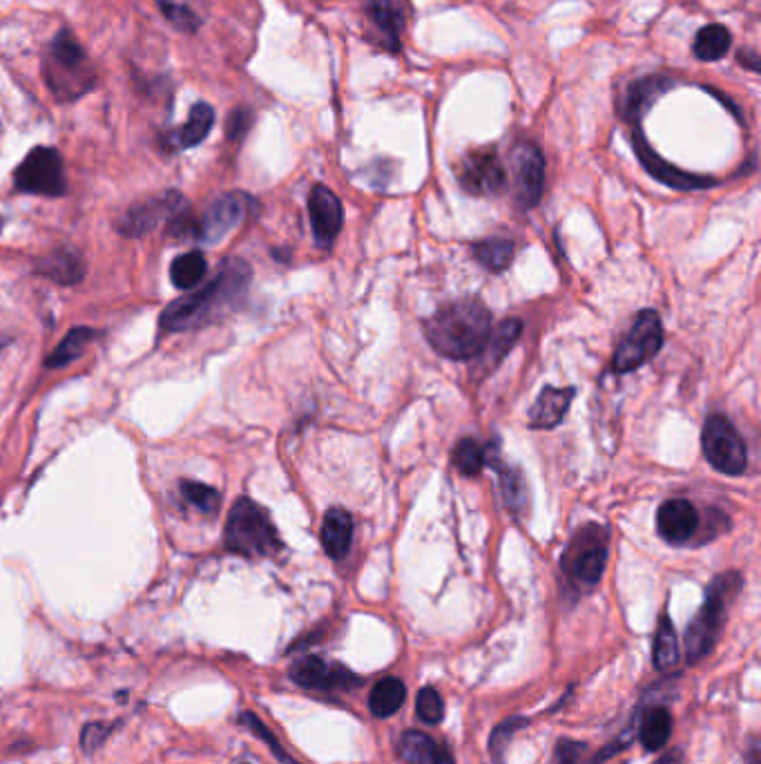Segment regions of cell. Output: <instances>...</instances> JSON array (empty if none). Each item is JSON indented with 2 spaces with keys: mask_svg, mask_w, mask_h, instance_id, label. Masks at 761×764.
<instances>
[{
  "mask_svg": "<svg viewBox=\"0 0 761 764\" xmlns=\"http://www.w3.org/2000/svg\"><path fill=\"white\" fill-rule=\"evenodd\" d=\"M250 284V269L242 260H230L215 280L201 286L199 291L181 295L179 300L168 304L161 315L163 331H188L201 324L213 322L221 311L233 309L244 298Z\"/></svg>",
  "mask_w": 761,
  "mask_h": 764,
  "instance_id": "obj_1",
  "label": "cell"
},
{
  "mask_svg": "<svg viewBox=\"0 0 761 764\" xmlns=\"http://www.w3.org/2000/svg\"><path fill=\"white\" fill-rule=\"evenodd\" d=\"M425 336L440 356L471 360L485 351L491 336V315L483 302L458 300L425 322Z\"/></svg>",
  "mask_w": 761,
  "mask_h": 764,
  "instance_id": "obj_2",
  "label": "cell"
},
{
  "mask_svg": "<svg viewBox=\"0 0 761 764\" xmlns=\"http://www.w3.org/2000/svg\"><path fill=\"white\" fill-rule=\"evenodd\" d=\"M43 79L59 103L79 101L94 90V65L70 30H61L47 47L43 56Z\"/></svg>",
  "mask_w": 761,
  "mask_h": 764,
  "instance_id": "obj_3",
  "label": "cell"
},
{
  "mask_svg": "<svg viewBox=\"0 0 761 764\" xmlns=\"http://www.w3.org/2000/svg\"><path fill=\"white\" fill-rule=\"evenodd\" d=\"M741 586L739 572H726L719 575L706 590V599L699 608V613L692 619L686 630V655L688 662H699L706 657L712 646L717 644L721 628L726 622V613L730 601L735 599Z\"/></svg>",
  "mask_w": 761,
  "mask_h": 764,
  "instance_id": "obj_4",
  "label": "cell"
},
{
  "mask_svg": "<svg viewBox=\"0 0 761 764\" xmlns=\"http://www.w3.org/2000/svg\"><path fill=\"white\" fill-rule=\"evenodd\" d=\"M226 548L248 559L271 557L282 548L277 530L264 508L255 501L239 499L226 521Z\"/></svg>",
  "mask_w": 761,
  "mask_h": 764,
  "instance_id": "obj_5",
  "label": "cell"
},
{
  "mask_svg": "<svg viewBox=\"0 0 761 764\" xmlns=\"http://www.w3.org/2000/svg\"><path fill=\"white\" fill-rule=\"evenodd\" d=\"M610 532L605 525L590 523L574 534L563 555V570L576 586L592 588L601 581L608 566Z\"/></svg>",
  "mask_w": 761,
  "mask_h": 764,
  "instance_id": "obj_6",
  "label": "cell"
},
{
  "mask_svg": "<svg viewBox=\"0 0 761 764\" xmlns=\"http://www.w3.org/2000/svg\"><path fill=\"white\" fill-rule=\"evenodd\" d=\"M701 450L706 461L721 474L737 476L746 470L748 452L744 438L726 416L712 414L701 432Z\"/></svg>",
  "mask_w": 761,
  "mask_h": 764,
  "instance_id": "obj_7",
  "label": "cell"
},
{
  "mask_svg": "<svg viewBox=\"0 0 761 764\" xmlns=\"http://www.w3.org/2000/svg\"><path fill=\"white\" fill-rule=\"evenodd\" d=\"M14 184L27 195L61 197L67 190L61 152L47 146L27 152L21 166L14 170Z\"/></svg>",
  "mask_w": 761,
  "mask_h": 764,
  "instance_id": "obj_8",
  "label": "cell"
},
{
  "mask_svg": "<svg viewBox=\"0 0 761 764\" xmlns=\"http://www.w3.org/2000/svg\"><path fill=\"white\" fill-rule=\"evenodd\" d=\"M663 345V324L657 311L645 309L639 313V318L634 320L628 336L623 338L614 353L612 367L616 374H630L643 367L645 362L657 356Z\"/></svg>",
  "mask_w": 761,
  "mask_h": 764,
  "instance_id": "obj_9",
  "label": "cell"
},
{
  "mask_svg": "<svg viewBox=\"0 0 761 764\" xmlns=\"http://www.w3.org/2000/svg\"><path fill=\"white\" fill-rule=\"evenodd\" d=\"M288 677L302 686L306 691H351L358 689L362 680L355 673H351L349 668L337 664V662H326L317 655H306L295 660L288 668Z\"/></svg>",
  "mask_w": 761,
  "mask_h": 764,
  "instance_id": "obj_10",
  "label": "cell"
},
{
  "mask_svg": "<svg viewBox=\"0 0 761 764\" xmlns=\"http://www.w3.org/2000/svg\"><path fill=\"white\" fill-rule=\"evenodd\" d=\"M458 181L469 195L485 197L503 193L507 188V173L496 148H478L465 155L458 168Z\"/></svg>",
  "mask_w": 761,
  "mask_h": 764,
  "instance_id": "obj_11",
  "label": "cell"
},
{
  "mask_svg": "<svg viewBox=\"0 0 761 764\" xmlns=\"http://www.w3.org/2000/svg\"><path fill=\"white\" fill-rule=\"evenodd\" d=\"M516 181V202L520 208H534L545 190V157L538 146L520 141L512 150Z\"/></svg>",
  "mask_w": 761,
  "mask_h": 764,
  "instance_id": "obj_12",
  "label": "cell"
},
{
  "mask_svg": "<svg viewBox=\"0 0 761 764\" xmlns=\"http://www.w3.org/2000/svg\"><path fill=\"white\" fill-rule=\"evenodd\" d=\"M250 197L244 193H228L217 197L213 204L201 217L197 226V237L201 242L215 244L221 242L228 233H233L235 228L244 222L248 210H250Z\"/></svg>",
  "mask_w": 761,
  "mask_h": 764,
  "instance_id": "obj_13",
  "label": "cell"
},
{
  "mask_svg": "<svg viewBox=\"0 0 761 764\" xmlns=\"http://www.w3.org/2000/svg\"><path fill=\"white\" fill-rule=\"evenodd\" d=\"M188 206L183 202V197L179 193H166L157 199H148V202H141L137 206H132L128 213L121 219V233L130 235V237H141L152 233L161 222H172L177 215L186 213Z\"/></svg>",
  "mask_w": 761,
  "mask_h": 764,
  "instance_id": "obj_14",
  "label": "cell"
},
{
  "mask_svg": "<svg viewBox=\"0 0 761 764\" xmlns=\"http://www.w3.org/2000/svg\"><path fill=\"white\" fill-rule=\"evenodd\" d=\"M308 217H311L315 244L320 248H331L344 224V208L340 197L322 184L313 186L311 195H308Z\"/></svg>",
  "mask_w": 761,
  "mask_h": 764,
  "instance_id": "obj_15",
  "label": "cell"
},
{
  "mask_svg": "<svg viewBox=\"0 0 761 764\" xmlns=\"http://www.w3.org/2000/svg\"><path fill=\"white\" fill-rule=\"evenodd\" d=\"M634 150H637V157L641 159L643 168L648 170V173L659 179L661 184H666L670 188H677V190H699V188H710L715 186L717 181L710 179V177H701V175H690V173H683V170L674 168L672 164H668V161H663L657 152H654L648 141L643 139L641 132L637 130L634 132Z\"/></svg>",
  "mask_w": 761,
  "mask_h": 764,
  "instance_id": "obj_16",
  "label": "cell"
},
{
  "mask_svg": "<svg viewBox=\"0 0 761 764\" xmlns=\"http://www.w3.org/2000/svg\"><path fill=\"white\" fill-rule=\"evenodd\" d=\"M659 534L672 546H681L695 537L699 530V512L686 499H670L659 508L657 514Z\"/></svg>",
  "mask_w": 761,
  "mask_h": 764,
  "instance_id": "obj_17",
  "label": "cell"
},
{
  "mask_svg": "<svg viewBox=\"0 0 761 764\" xmlns=\"http://www.w3.org/2000/svg\"><path fill=\"white\" fill-rule=\"evenodd\" d=\"M366 16L373 23L375 30L380 32L384 47L391 52L400 50V38L402 30L407 25V16H404V7L398 0H369L366 5Z\"/></svg>",
  "mask_w": 761,
  "mask_h": 764,
  "instance_id": "obj_18",
  "label": "cell"
},
{
  "mask_svg": "<svg viewBox=\"0 0 761 764\" xmlns=\"http://www.w3.org/2000/svg\"><path fill=\"white\" fill-rule=\"evenodd\" d=\"M574 389H556L545 387L541 396L529 409V427L534 429H552L565 418L567 409L572 405Z\"/></svg>",
  "mask_w": 761,
  "mask_h": 764,
  "instance_id": "obj_19",
  "label": "cell"
},
{
  "mask_svg": "<svg viewBox=\"0 0 761 764\" xmlns=\"http://www.w3.org/2000/svg\"><path fill=\"white\" fill-rule=\"evenodd\" d=\"M322 546L331 559L340 561L346 557L353 539V519L344 508H331L322 521Z\"/></svg>",
  "mask_w": 761,
  "mask_h": 764,
  "instance_id": "obj_20",
  "label": "cell"
},
{
  "mask_svg": "<svg viewBox=\"0 0 761 764\" xmlns=\"http://www.w3.org/2000/svg\"><path fill=\"white\" fill-rule=\"evenodd\" d=\"M672 88V81L668 76H648L630 85L628 97L623 99L621 114L632 123H639V119L645 114V110L657 101L661 94H666Z\"/></svg>",
  "mask_w": 761,
  "mask_h": 764,
  "instance_id": "obj_21",
  "label": "cell"
},
{
  "mask_svg": "<svg viewBox=\"0 0 761 764\" xmlns=\"http://www.w3.org/2000/svg\"><path fill=\"white\" fill-rule=\"evenodd\" d=\"M215 126V110L213 105L208 103H195L190 108V114H188V121L183 123V126L179 130L172 132V135L168 137L170 146L175 150H188V148H195L199 146L201 141H204L210 130H213Z\"/></svg>",
  "mask_w": 761,
  "mask_h": 764,
  "instance_id": "obj_22",
  "label": "cell"
},
{
  "mask_svg": "<svg viewBox=\"0 0 761 764\" xmlns=\"http://www.w3.org/2000/svg\"><path fill=\"white\" fill-rule=\"evenodd\" d=\"M400 756L409 764H456L447 749L422 731H407L400 738Z\"/></svg>",
  "mask_w": 761,
  "mask_h": 764,
  "instance_id": "obj_23",
  "label": "cell"
},
{
  "mask_svg": "<svg viewBox=\"0 0 761 764\" xmlns=\"http://www.w3.org/2000/svg\"><path fill=\"white\" fill-rule=\"evenodd\" d=\"M407 697V686L398 677H382V680L373 686L369 695V711L375 718H391L400 711Z\"/></svg>",
  "mask_w": 761,
  "mask_h": 764,
  "instance_id": "obj_24",
  "label": "cell"
},
{
  "mask_svg": "<svg viewBox=\"0 0 761 764\" xmlns=\"http://www.w3.org/2000/svg\"><path fill=\"white\" fill-rule=\"evenodd\" d=\"M672 735V713L666 706H654V709L645 711L639 727L641 744L648 751H659L668 744Z\"/></svg>",
  "mask_w": 761,
  "mask_h": 764,
  "instance_id": "obj_25",
  "label": "cell"
},
{
  "mask_svg": "<svg viewBox=\"0 0 761 764\" xmlns=\"http://www.w3.org/2000/svg\"><path fill=\"white\" fill-rule=\"evenodd\" d=\"M730 47H732V34L728 27L712 23V25L701 27V30L697 32L692 50H695V56L699 61L712 63V61L724 59V56L730 52Z\"/></svg>",
  "mask_w": 761,
  "mask_h": 764,
  "instance_id": "obj_26",
  "label": "cell"
},
{
  "mask_svg": "<svg viewBox=\"0 0 761 764\" xmlns=\"http://www.w3.org/2000/svg\"><path fill=\"white\" fill-rule=\"evenodd\" d=\"M206 273H208V262L199 251L183 253L175 257V262L170 264V280L179 291L197 289V286L204 282Z\"/></svg>",
  "mask_w": 761,
  "mask_h": 764,
  "instance_id": "obj_27",
  "label": "cell"
},
{
  "mask_svg": "<svg viewBox=\"0 0 761 764\" xmlns=\"http://www.w3.org/2000/svg\"><path fill=\"white\" fill-rule=\"evenodd\" d=\"M679 662V642L677 633H674L672 619L668 615H661L657 635H654V648H652V664L659 671H670V668Z\"/></svg>",
  "mask_w": 761,
  "mask_h": 764,
  "instance_id": "obj_28",
  "label": "cell"
},
{
  "mask_svg": "<svg viewBox=\"0 0 761 764\" xmlns=\"http://www.w3.org/2000/svg\"><path fill=\"white\" fill-rule=\"evenodd\" d=\"M94 340V331L90 327H76L72 329L67 336L61 340V345L54 349V353L50 358H47L45 365L50 369H61V367H67L70 362L79 360L85 349H88L90 342Z\"/></svg>",
  "mask_w": 761,
  "mask_h": 764,
  "instance_id": "obj_29",
  "label": "cell"
},
{
  "mask_svg": "<svg viewBox=\"0 0 761 764\" xmlns=\"http://www.w3.org/2000/svg\"><path fill=\"white\" fill-rule=\"evenodd\" d=\"M81 257L72 251H59L41 264V273L59 284H74L83 278Z\"/></svg>",
  "mask_w": 761,
  "mask_h": 764,
  "instance_id": "obj_30",
  "label": "cell"
},
{
  "mask_svg": "<svg viewBox=\"0 0 761 764\" xmlns=\"http://www.w3.org/2000/svg\"><path fill=\"white\" fill-rule=\"evenodd\" d=\"M514 244L505 237H489L474 246V257L487 271H503L512 262Z\"/></svg>",
  "mask_w": 761,
  "mask_h": 764,
  "instance_id": "obj_31",
  "label": "cell"
},
{
  "mask_svg": "<svg viewBox=\"0 0 761 764\" xmlns=\"http://www.w3.org/2000/svg\"><path fill=\"white\" fill-rule=\"evenodd\" d=\"M451 461H454V467L462 476H476L487 465V450L474 438H462L454 447Z\"/></svg>",
  "mask_w": 761,
  "mask_h": 764,
  "instance_id": "obj_32",
  "label": "cell"
},
{
  "mask_svg": "<svg viewBox=\"0 0 761 764\" xmlns=\"http://www.w3.org/2000/svg\"><path fill=\"white\" fill-rule=\"evenodd\" d=\"M520 331H523V322L520 320H505L500 322L494 329V333L489 336V342L483 353H487V362H498L505 353L514 347V342L518 340Z\"/></svg>",
  "mask_w": 761,
  "mask_h": 764,
  "instance_id": "obj_33",
  "label": "cell"
},
{
  "mask_svg": "<svg viewBox=\"0 0 761 764\" xmlns=\"http://www.w3.org/2000/svg\"><path fill=\"white\" fill-rule=\"evenodd\" d=\"M239 724H244V727L255 735V738L262 740L268 749H271L273 756L279 760V764H302L297 762L291 753H288L282 744H279V740L275 738V733L266 727V724L257 718V715L253 711H244L242 715H239Z\"/></svg>",
  "mask_w": 761,
  "mask_h": 764,
  "instance_id": "obj_34",
  "label": "cell"
},
{
  "mask_svg": "<svg viewBox=\"0 0 761 764\" xmlns=\"http://www.w3.org/2000/svg\"><path fill=\"white\" fill-rule=\"evenodd\" d=\"M496 470H498V479H500V492H503V499L507 503V508L509 510L525 508L527 490H525L523 476L518 474V470H512V467L503 465V463H496Z\"/></svg>",
  "mask_w": 761,
  "mask_h": 764,
  "instance_id": "obj_35",
  "label": "cell"
},
{
  "mask_svg": "<svg viewBox=\"0 0 761 764\" xmlns=\"http://www.w3.org/2000/svg\"><path fill=\"white\" fill-rule=\"evenodd\" d=\"M181 494H183V499L192 505V508H197L199 512H204V514L217 512L219 501H221V496L215 487H210L206 483H197V481H183Z\"/></svg>",
  "mask_w": 761,
  "mask_h": 764,
  "instance_id": "obj_36",
  "label": "cell"
},
{
  "mask_svg": "<svg viewBox=\"0 0 761 764\" xmlns=\"http://www.w3.org/2000/svg\"><path fill=\"white\" fill-rule=\"evenodd\" d=\"M416 713L425 724H440L442 718H445V700H442V695L433 689V686L420 689L416 700Z\"/></svg>",
  "mask_w": 761,
  "mask_h": 764,
  "instance_id": "obj_37",
  "label": "cell"
},
{
  "mask_svg": "<svg viewBox=\"0 0 761 764\" xmlns=\"http://www.w3.org/2000/svg\"><path fill=\"white\" fill-rule=\"evenodd\" d=\"M523 727H527L525 718H509L503 724H498L494 733H491L489 749H491V758H494L496 764H503V756L509 747V742H512L516 731L523 729Z\"/></svg>",
  "mask_w": 761,
  "mask_h": 764,
  "instance_id": "obj_38",
  "label": "cell"
},
{
  "mask_svg": "<svg viewBox=\"0 0 761 764\" xmlns=\"http://www.w3.org/2000/svg\"><path fill=\"white\" fill-rule=\"evenodd\" d=\"M161 5V12L163 16L168 18V21L179 27V30L183 32H197L201 21L197 18V14L192 12V9H188L186 5H177V3H170V0H159Z\"/></svg>",
  "mask_w": 761,
  "mask_h": 764,
  "instance_id": "obj_39",
  "label": "cell"
},
{
  "mask_svg": "<svg viewBox=\"0 0 761 764\" xmlns=\"http://www.w3.org/2000/svg\"><path fill=\"white\" fill-rule=\"evenodd\" d=\"M114 724L110 722H90L81 731V747L85 753H94L112 735Z\"/></svg>",
  "mask_w": 761,
  "mask_h": 764,
  "instance_id": "obj_40",
  "label": "cell"
},
{
  "mask_svg": "<svg viewBox=\"0 0 761 764\" xmlns=\"http://www.w3.org/2000/svg\"><path fill=\"white\" fill-rule=\"evenodd\" d=\"M250 126H253V112L248 108H235L228 114L226 135L230 141H239L250 130Z\"/></svg>",
  "mask_w": 761,
  "mask_h": 764,
  "instance_id": "obj_41",
  "label": "cell"
},
{
  "mask_svg": "<svg viewBox=\"0 0 761 764\" xmlns=\"http://www.w3.org/2000/svg\"><path fill=\"white\" fill-rule=\"evenodd\" d=\"M583 749H585L583 742L561 740L556 747V764H579Z\"/></svg>",
  "mask_w": 761,
  "mask_h": 764,
  "instance_id": "obj_42",
  "label": "cell"
},
{
  "mask_svg": "<svg viewBox=\"0 0 761 764\" xmlns=\"http://www.w3.org/2000/svg\"><path fill=\"white\" fill-rule=\"evenodd\" d=\"M681 758L683 753L679 749H672L668 753H663V756L659 760H654L652 764H681Z\"/></svg>",
  "mask_w": 761,
  "mask_h": 764,
  "instance_id": "obj_43",
  "label": "cell"
},
{
  "mask_svg": "<svg viewBox=\"0 0 761 764\" xmlns=\"http://www.w3.org/2000/svg\"><path fill=\"white\" fill-rule=\"evenodd\" d=\"M748 764H759V747L753 744V749L748 751Z\"/></svg>",
  "mask_w": 761,
  "mask_h": 764,
  "instance_id": "obj_44",
  "label": "cell"
}]
</instances>
